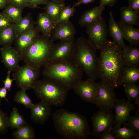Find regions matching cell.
Instances as JSON below:
<instances>
[{
  "label": "cell",
  "mask_w": 139,
  "mask_h": 139,
  "mask_svg": "<svg viewBox=\"0 0 139 139\" xmlns=\"http://www.w3.org/2000/svg\"><path fill=\"white\" fill-rule=\"evenodd\" d=\"M99 50L98 78L114 88H117L124 66L122 48L115 42L108 40Z\"/></svg>",
  "instance_id": "1"
},
{
  "label": "cell",
  "mask_w": 139,
  "mask_h": 139,
  "mask_svg": "<svg viewBox=\"0 0 139 139\" xmlns=\"http://www.w3.org/2000/svg\"><path fill=\"white\" fill-rule=\"evenodd\" d=\"M52 119L57 133L66 139H86L91 132L86 118L76 113L60 109L53 114Z\"/></svg>",
  "instance_id": "2"
},
{
  "label": "cell",
  "mask_w": 139,
  "mask_h": 139,
  "mask_svg": "<svg viewBox=\"0 0 139 139\" xmlns=\"http://www.w3.org/2000/svg\"><path fill=\"white\" fill-rule=\"evenodd\" d=\"M96 49L87 39L77 38L74 42L71 60L89 78L95 80L98 78V57Z\"/></svg>",
  "instance_id": "3"
},
{
  "label": "cell",
  "mask_w": 139,
  "mask_h": 139,
  "mask_svg": "<svg viewBox=\"0 0 139 139\" xmlns=\"http://www.w3.org/2000/svg\"><path fill=\"white\" fill-rule=\"evenodd\" d=\"M83 71L71 60L62 63H48L42 72L45 78L58 83L68 90L73 89L76 83L82 79Z\"/></svg>",
  "instance_id": "4"
},
{
  "label": "cell",
  "mask_w": 139,
  "mask_h": 139,
  "mask_svg": "<svg viewBox=\"0 0 139 139\" xmlns=\"http://www.w3.org/2000/svg\"><path fill=\"white\" fill-rule=\"evenodd\" d=\"M55 44L50 38L38 35L21 54L22 60L25 64L40 68L44 67L49 63Z\"/></svg>",
  "instance_id": "5"
},
{
  "label": "cell",
  "mask_w": 139,
  "mask_h": 139,
  "mask_svg": "<svg viewBox=\"0 0 139 139\" xmlns=\"http://www.w3.org/2000/svg\"><path fill=\"white\" fill-rule=\"evenodd\" d=\"M32 89L38 98L56 107L64 104L69 91L55 81L46 78L37 80Z\"/></svg>",
  "instance_id": "6"
},
{
  "label": "cell",
  "mask_w": 139,
  "mask_h": 139,
  "mask_svg": "<svg viewBox=\"0 0 139 139\" xmlns=\"http://www.w3.org/2000/svg\"><path fill=\"white\" fill-rule=\"evenodd\" d=\"M40 68L26 64L19 66L12 76L18 87L26 90L33 89L40 74Z\"/></svg>",
  "instance_id": "7"
},
{
  "label": "cell",
  "mask_w": 139,
  "mask_h": 139,
  "mask_svg": "<svg viewBox=\"0 0 139 139\" xmlns=\"http://www.w3.org/2000/svg\"><path fill=\"white\" fill-rule=\"evenodd\" d=\"M92 130L90 135L98 137L103 132L110 130L114 124L115 115L111 110L100 108L92 117Z\"/></svg>",
  "instance_id": "8"
},
{
  "label": "cell",
  "mask_w": 139,
  "mask_h": 139,
  "mask_svg": "<svg viewBox=\"0 0 139 139\" xmlns=\"http://www.w3.org/2000/svg\"><path fill=\"white\" fill-rule=\"evenodd\" d=\"M89 41L97 50H100L108 40V28L102 16L86 27Z\"/></svg>",
  "instance_id": "9"
},
{
  "label": "cell",
  "mask_w": 139,
  "mask_h": 139,
  "mask_svg": "<svg viewBox=\"0 0 139 139\" xmlns=\"http://www.w3.org/2000/svg\"><path fill=\"white\" fill-rule=\"evenodd\" d=\"M97 83V94L94 104L100 108L111 110L114 108L117 99L114 88L101 80Z\"/></svg>",
  "instance_id": "10"
},
{
  "label": "cell",
  "mask_w": 139,
  "mask_h": 139,
  "mask_svg": "<svg viewBox=\"0 0 139 139\" xmlns=\"http://www.w3.org/2000/svg\"><path fill=\"white\" fill-rule=\"evenodd\" d=\"M80 98L88 102L94 103L97 95L98 84L95 80L88 78L78 81L73 89Z\"/></svg>",
  "instance_id": "11"
},
{
  "label": "cell",
  "mask_w": 139,
  "mask_h": 139,
  "mask_svg": "<svg viewBox=\"0 0 139 139\" xmlns=\"http://www.w3.org/2000/svg\"><path fill=\"white\" fill-rule=\"evenodd\" d=\"M74 42L60 41L55 44L50 55L49 63H57L71 60L73 50Z\"/></svg>",
  "instance_id": "12"
},
{
  "label": "cell",
  "mask_w": 139,
  "mask_h": 139,
  "mask_svg": "<svg viewBox=\"0 0 139 139\" xmlns=\"http://www.w3.org/2000/svg\"><path fill=\"white\" fill-rule=\"evenodd\" d=\"M76 30L72 23L70 21L56 24L53 28L50 39L53 41H69L74 42Z\"/></svg>",
  "instance_id": "13"
},
{
  "label": "cell",
  "mask_w": 139,
  "mask_h": 139,
  "mask_svg": "<svg viewBox=\"0 0 139 139\" xmlns=\"http://www.w3.org/2000/svg\"><path fill=\"white\" fill-rule=\"evenodd\" d=\"M2 62L5 67L11 72H15L19 67V63L22 60L21 54L15 48L10 46L0 48Z\"/></svg>",
  "instance_id": "14"
},
{
  "label": "cell",
  "mask_w": 139,
  "mask_h": 139,
  "mask_svg": "<svg viewBox=\"0 0 139 139\" xmlns=\"http://www.w3.org/2000/svg\"><path fill=\"white\" fill-rule=\"evenodd\" d=\"M114 109L115 113L114 125V127H117L121 126L126 123L131 111L134 109L135 107L134 105L128 100L117 99Z\"/></svg>",
  "instance_id": "15"
},
{
  "label": "cell",
  "mask_w": 139,
  "mask_h": 139,
  "mask_svg": "<svg viewBox=\"0 0 139 139\" xmlns=\"http://www.w3.org/2000/svg\"><path fill=\"white\" fill-rule=\"evenodd\" d=\"M50 105L41 100L33 104L30 109V117L35 123L44 125L51 115L52 109Z\"/></svg>",
  "instance_id": "16"
},
{
  "label": "cell",
  "mask_w": 139,
  "mask_h": 139,
  "mask_svg": "<svg viewBox=\"0 0 139 139\" xmlns=\"http://www.w3.org/2000/svg\"><path fill=\"white\" fill-rule=\"evenodd\" d=\"M39 32L37 28L34 27L16 37L15 39V48L21 54L32 42L38 35Z\"/></svg>",
  "instance_id": "17"
},
{
  "label": "cell",
  "mask_w": 139,
  "mask_h": 139,
  "mask_svg": "<svg viewBox=\"0 0 139 139\" xmlns=\"http://www.w3.org/2000/svg\"><path fill=\"white\" fill-rule=\"evenodd\" d=\"M105 9V6L99 5L86 11L80 17L79 21V24L82 27H87L101 17Z\"/></svg>",
  "instance_id": "18"
},
{
  "label": "cell",
  "mask_w": 139,
  "mask_h": 139,
  "mask_svg": "<svg viewBox=\"0 0 139 139\" xmlns=\"http://www.w3.org/2000/svg\"><path fill=\"white\" fill-rule=\"evenodd\" d=\"M124 38L130 45L137 47L139 44V29L121 22H117Z\"/></svg>",
  "instance_id": "19"
},
{
  "label": "cell",
  "mask_w": 139,
  "mask_h": 139,
  "mask_svg": "<svg viewBox=\"0 0 139 139\" xmlns=\"http://www.w3.org/2000/svg\"><path fill=\"white\" fill-rule=\"evenodd\" d=\"M139 80L138 66H124L121 72L119 81V85L136 83Z\"/></svg>",
  "instance_id": "20"
},
{
  "label": "cell",
  "mask_w": 139,
  "mask_h": 139,
  "mask_svg": "<svg viewBox=\"0 0 139 139\" xmlns=\"http://www.w3.org/2000/svg\"><path fill=\"white\" fill-rule=\"evenodd\" d=\"M37 24V29L42 35L50 38L54 25L51 19L46 11L39 14Z\"/></svg>",
  "instance_id": "21"
},
{
  "label": "cell",
  "mask_w": 139,
  "mask_h": 139,
  "mask_svg": "<svg viewBox=\"0 0 139 139\" xmlns=\"http://www.w3.org/2000/svg\"><path fill=\"white\" fill-rule=\"evenodd\" d=\"M124 66H138L139 65V48L129 45L122 49Z\"/></svg>",
  "instance_id": "22"
},
{
  "label": "cell",
  "mask_w": 139,
  "mask_h": 139,
  "mask_svg": "<svg viewBox=\"0 0 139 139\" xmlns=\"http://www.w3.org/2000/svg\"><path fill=\"white\" fill-rule=\"evenodd\" d=\"M110 18L108 30L113 41L117 43L122 49L126 45L124 41L122 32L117 23L115 21L112 11L109 13Z\"/></svg>",
  "instance_id": "23"
},
{
  "label": "cell",
  "mask_w": 139,
  "mask_h": 139,
  "mask_svg": "<svg viewBox=\"0 0 139 139\" xmlns=\"http://www.w3.org/2000/svg\"><path fill=\"white\" fill-rule=\"evenodd\" d=\"M120 22L133 26L138 25L139 16L137 13L128 6H123L120 9Z\"/></svg>",
  "instance_id": "24"
},
{
  "label": "cell",
  "mask_w": 139,
  "mask_h": 139,
  "mask_svg": "<svg viewBox=\"0 0 139 139\" xmlns=\"http://www.w3.org/2000/svg\"><path fill=\"white\" fill-rule=\"evenodd\" d=\"M44 8L45 11L51 19L54 25L61 11L65 6L64 2L49 1Z\"/></svg>",
  "instance_id": "25"
},
{
  "label": "cell",
  "mask_w": 139,
  "mask_h": 139,
  "mask_svg": "<svg viewBox=\"0 0 139 139\" xmlns=\"http://www.w3.org/2000/svg\"><path fill=\"white\" fill-rule=\"evenodd\" d=\"M34 24V22L30 16L22 17L14 26L15 38L19 35L33 28Z\"/></svg>",
  "instance_id": "26"
},
{
  "label": "cell",
  "mask_w": 139,
  "mask_h": 139,
  "mask_svg": "<svg viewBox=\"0 0 139 139\" xmlns=\"http://www.w3.org/2000/svg\"><path fill=\"white\" fill-rule=\"evenodd\" d=\"M12 135L16 139H33L36 136L34 129L27 123L13 132Z\"/></svg>",
  "instance_id": "27"
},
{
  "label": "cell",
  "mask_w": 139,
  "mask_h": 139,
  "mask_svg": "<svg viewBox=\"0 0 139 139\" xmlns=\"http://www.w3.org/2000/svg\"><path fill=\"white\" fill-rule=\"evenodd\" d=\"M26 124V121L19 113L17 109L13 108L9 117V127L12 129H17Z\"/></svg>",
  "instance_id": "28"
},
{
  "label": "cell",
  "mask_w": 139,
  "mask_h": 139,
  "mask_svg": "<svg viewBox=\"0 0 139 139\" xmlns=\"http://www.w3.org/2000/svg\"><path fill=\"white\" fill-rule=\"evenodd\" d=\"M14 25L0 31L1 45L3 46H10V44L15 40Z\"/></svg>",
  "instance_id": "29"
},
{
  "label": "cell",
  "mask_w": 139,
  "mask_h": 139,
  "mask_svg": "<svg viewBox=\"0 0 139 139\" xmlns=\"http://www.w3.org/2000/svg\"><path fill=\"white\" fill-rule=\"evenodd\" d=\"M110 131L118 139H128L137 136L135 130L125 126L112 127Z\"/></svg>",
  "instance_id": "30"
},
{
  "label": "cell",
  "mask_w": 139,
  "mask_h": 139,
  "mask_svg": "<svg viewBox=\"0 0 139 139\" xmlns=\"http://www.w3.org/2000/svg\"><path fill=\"white\" fill-rule=\"evenodd\" d=\"M3 12L6 14L15 24L22 17V9L12 4L6 6Z\"/></svg>",
  "instance_id": "31"
},
{
  "label": "cell",
  "mask_w": 139,
  "mask_h": 139,
  "mask_svg": "<svg viewBox=\"0 0 139 139\" xmlns=\"http://www.w3.org/2000/svg\"><path fill=\"white\" fill-rule=\"evenodd\" d=\"M26 91L24 89L21 88L16 92L14 97L13 100L18 103L23 105L25 107L30 109L33 103L27 93Z\"/></svg>",
  "instance_id": "32"
},
{
  "label": "cell",
  "mask_w": 139,
  "mask_h": 139,
  "mask_svg": "<svg viewBox=\"0 0 139 139\" xmlns=\"http://www.w3.org/2000/svg\"><path fill=\"white\" fill-rule=\"evenodd\" d=\"M122 85L128 101H134L139 97V85L136 83L125 84Z\"/></svg>",
  "instance_id": "33"
},
{
  "label": "cell",
  "mask_w": 139,
  "mask_h": 139,
  "mask_svg": "<svg viewBox=\"0 0 139 139\" xmlns=\"http://www.w3.org/2000/svg\"><path fill=\"white\" fill-rule=\"evenodd\" d=\"M75 11V7L73 6H65L59 14L55 23L54 26L58 23L69 20L70 18L74 15Z\"/></svg>",
  "instance_id": "34"
},
{
  "label": "cell",
  "mask_w": 139,
  "mask_h": 139,
  "mask_svg": "<svg viewBox=\"0 0 139 139\" xmlns=\"http://www.w3.org/2000/svg\"><path fill=\"white\" fill-rule=\"evenodd\" d=\"M8 127L9 117L6 113L0 109V134H5Z\"/></svg>",
  "instance_id": "35"
},
{
  "label": "cell",
  "mask_w": 139,
  "mask_h": 139,
  "mask_svg": "<svg viewBox=\"0 0 139 139\" xmlns=\"http://www.w3.org/2000/svg\"><path fill=\"white\" fill-rule=\"evenodd\" d=\"M123 125L124 126L131 128L135 131H139V115L137 113L135 115L128 117L126 122Z\"/></svg>",
  "instance_id": "36"
},
{
  "label": "cell",
  "mask_w": 139,
  "mask_h": 139,
  "mask_svg": "<svg viewBox=\"0 0 139 139\" xmlns=\"http://www.w3.org/2000/svg\"><path fill=\"white\" fill-rule=\"evenodd\" d=\"M13 23L6 14L3 12L0 13V31L14 25Z\"/></svg>",
  "instance_id": "37"
},
{
  "label": "cell",
  "mask_w": 139,
  "mask_h": 139,
  "mask_svg": "<svg viewBox=\"0 0 139 139\" xmlns=\"http://www.w3.org/2000/svg\"><path fill=\"white\" fill-rule=\"evenodd\" d=\"M8 4H13L21 9L28 6V0H7Z\"/></svg>",
  "instance_id": "38"
},
{
  "label": "cell",
  "mask_w": 139,
  "mask_h": 139,
  "mask_svg": "<svg viewBox=\"0 0 139 139\" xmlns=\"http://www.w3.org/2000/svg\"><path fill=\"white\" fill-rule=\"evenodd\" d=\"M11 72L10 71L8 70L6 79L4 80H3L2 81L4 83V87L8 91H10L11 90L12 83L15 80V79L14 78L13 79L10 78Z\"/></svg>",
  "instance_id": "39"
},
{
  "label": "cell",
  "mask_w": 139,
  "mask_h": 139,
  "mask_svg": "<svg viewBox=\"0 0 139 139\" xmlns=\"http://www.w3.org/2000/svg\"><path fill=\"white\" fill-rule=\"evenodd\" d=\"M49 0H28V6L34 8L40 5H46Z\"/></svg>",
  "instance_id": "40"
},
{
  "label": "cell",
  "mask_w": 139,
  "mask_h": 139,
  "mask_svg": "<svg viewBox=\"0 0 139 139\" xmlns=\"http://www.w3.org/2000/svg\"><path fill=\"white\" fill-rule=\"evenodd\" d=\"M99 137L101 139H118V138L110 132V130L105 131L102 133Z\"/></svg>",
  "instance_id": "41"
},
{
  "label": "cell",
  "mask_w": 139,
  "mask_h": 139,
  "mask_svg": "<svg viewBox=\"0 0 139 139\" xmlns=\"http://www.w3.org/2000/svg\"><path fill=\"white\" fill-rule=\"evenodd\" d=\"M128 7L135 12L139 11V0H128Z\"/></svg>",
  "instance_id": "42"
},
{
  "label": "cell",
  "mask_w": 139,
  "mask_h": 139,
  "mask_svg": "<svg viewBox=\"0 0 139 139\" xmlns=\"http://www.w3.org/2000/svg\"><path fill=\"white\" fill-rule=\"evenodd\" d=\"M117 2V0H100V5L105 6L107 5L112 6Z\"/></svg>",
  "instance_id": "43"
},
{
  "label": "cell",
  "mask_w": 139,
  "mask_h": 139,
  "mask_svg": "<svg viewBox=\"0 0 139 139\" xmlns=\"http://www.w3.org/2000/svg\"><path fill=\"white\" fill-rule=\"evenodd\" d=\"M7 90L4 86L0 88V105H1V102L2 98H4L6 101L9 102L8 100L6 97L7 94Z\"/></svg>",
  "instance_id": "44"
},
{
  "label": "cell",
  "mask_w": 139,
  "mask_h": 139,
  "mask_svg": "<svg viewBox=\"0 0 139 139\" xmlns=\"http://www.w3.org/2000/svg\"><path fill=\"white\" fill-rule=\"evenodd\" d=\"M95 0H79L75 3L73 6L74 7L78 6L83 4H88L94 1Z\"/></svg>",
  "instance_id": "45"
},
{
  "label": "cell",
  "mask_w": 139,
  "mask_h": 139,
  "mask_svg": "<svg viewBox=\"0 0 139 139\" xmlns=\"http://www.w3.org/2000/svg\"><path fill=\"white\" fill-rule=\"evenodd\" d=\"M7 4V0H0V9L5 8Z\"/></svg>",
  "instance_id": "46"
},
{
  "label": "cell",
  "mask_w": 139,
  "mask_h": 139,
  "mask_svg": "<svg viewBox=\"0 0 139 139\" xmlns=\"http://www.w3.org/2000/svg\"><path fill=\"white\" fill-rule=\"evenodd\" d=\"M135 103L134 104H137L138 106L139 107V97L136 99L135 101Z\"/></svg>",
  "instance_id": "47"
},
{
  "label": "cell",
  "mask_w": 139,
  "mask_h": 139,
  "mask_svg": "<svg viewBox=\"0 0 139 139\" xmlns=\"http://www.w3.org/2000/svg\"><path fill=\"white\" fill-rule=\"evenodd\" d=\"M55 1L61 2H64L65 0H52Z\"/></svg>",
  "instance_id": "48"
}]
</instances>
